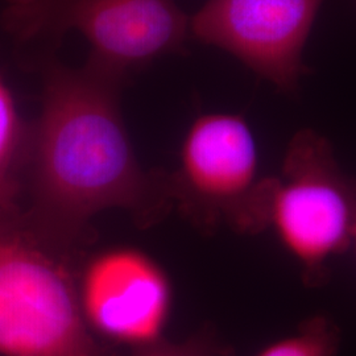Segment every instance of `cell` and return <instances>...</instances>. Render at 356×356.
Wrapping results in <instances>:
<instances>
[{"instance_id": "7", "label": "cell", "mask_w": 356, "mask_h": 356, "mask_svg": "<svg viewBox=\"0 0 356 356\" xmlns=\"http://www.w3.org/2000/svg\"><path fill=\"white\" fill-rule=\"evenodd\" d=\"M78 293L90 329L135 347L160 339L172 306L165 272L132 248L95 256L83 272Z\"/></svg>"}, {"instance_id": "4", "label": "cell", "mask_w": 356, "mask_h": 356, "mask_svg": "<svg viewBox=\"0 0 356 356\" xmlns=\"http://www.w3.org/2000/svg\"><path fill=\"white\" fill-rule=\"evenodd\" d=\"M3 23L23 45L56 49L76 32L90 57L127 76L159 57L185 51L189 19L176 0H3Z\"/></svg>"}, {"instance_id": "1", "label": "cell", "mask_w": 356, "mask_h": 356, "mask_svg": "<svg viewBox=\"0 0 356 356\" xmlns=\"http://www.w3.org/2000/svg\"><path fill=\"white\" fill-rule=\"evenodd\" d=\"M42 73L31 160L35 220L45 241L74 239L106 209L154 216L172 181L165 186L138 163L119 108L126 74L91 57L81 67L51 58Z\"/></svg>"}, {"instance_id": "3", "label": "cell", "mask_w": 356, "mask_h": 356, "mask_svg": "<svg viewBox=\"0 0 356 356\" xmlns=\"http://www.w3.org/2000/svg\"><path fill=\"white\" fill-rule=\"evenodd\" d=\"M10 213L0 222V355L119 356L85 319L70 270Z\"/></svg>"}, {"instance_id": "9", "label": "cell", "mask_w": 356, "mask_h": 356, "mask_svg": "<svg viewBox=\"0 0 356 356\" xmlns=\"http://www.w3.org/2000/svg\"><path fill=\"white\" fill-rule=\"evenodd\" d=\"M19 119L13 97L0 81V211L13 210V164L19 144Z\"/></svg>"}, {"instance_id": "6", "label": "cell", "mask_w": 356, "mask_h": 356, "mask_svg": "<svg viewBox=\"0 0 356 356\" xmlns=\"http://www.w3.org/2000/svg\"><path fill=\"white\" fill-rule=\"evenodd\" d=\"M326 0H207L189 19L191 38L232 54L282 94L310 74L304 51Z\"/></svg>"}, {"instance_id": "5", "label": "cell", "mask_w": 356, "mask_h": 356, "mask_svg": "<svg viewBox=\"0 0 356 356\" xmlns=\"http://www.w3.org/2000/svg\"><path fill=\"white\" fill-rule=\"evenodd\" d=\"M172 186L204 229L226 222L242 234L267 231L269 176H259L254 134L239 115H202L191 124Z\"/></svg>"}, {"instance_id": "12", "label": "cell", "mask_w": 356, "mask_h": 356, "mask_svg": "<svg viewBox=\"0 0 356 356\" xmlns=\"http://www.w3.org/2000/svg\"><path fill=\"white\" fill-rule=\"evenodd\" d=\"M11 211H13V210H11ZM11 211H0V222L3 220V218H4V216H7V214H10Z\"/></svg>"}, {"instance_id": "10", "label": "cell", "mask_w": 356, "mask_h": 356, "mask_svg": "<svg viewBox=\"0 0 356 356\" xmlns=\"http://www.w3.org/2000/svg\"><path fill=\"white\" fill-rule=\"evenodd\" d=\"M132 356H232V350L222 343L213 331L204 330L181 343L159 339L136 347Z\"/></svg>"}, {"instance_id": "2", "label": "cell", "mask_w": 356, "mask_h": 356, "mask_svg": "<svg viewBox=\"0 0 356 356\" xmlns=\"http://www.w3.org/2000/svg\"><path fill=\"white\" fill-rule=\"evenodd\" d=\"M356 177L339 165L330 141L312 128L294 134L280 173L269 176L267 231L298 267L306 286H323L331 263L351 248Z\"/></svg>"}, {"instance_id": "11", "label": "cell", "mask_w": 356, "mask_h": 356, "mask_svg": "<svg viewBox=\"0 0 356 356\" xmlns=\"http://www.w3.org/2000/svg\"><path fill=\"white\" fill-rule=\"evenodd\" d=\"M351 248H354L356 252V223L353 229V239H351Z\"/></svg>"}, {"instance_id": "8", "label": "cell", "mask_w": 356, "mask_h": 356, "mask_svg": "<svg viewBox=\"0 0 356 356\" xmlns=\"http://www.w3.org/2000/svg\"><path fill=\"white\" fill-rule=\"evenodd\" d=\"M342 342L339 326L325 314L304 319L291 335L264 347L256 356H337Z\"/></svg>"}]
</instances>
